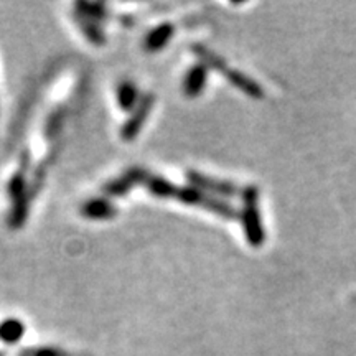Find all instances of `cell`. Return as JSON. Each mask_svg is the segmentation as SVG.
I'll return each instance as SVG.
<instances>
[{
  "label": "cell",
  "mask_w": 356,
  "mask_h": 356,
  "mask_svg": "<svg viewBox=\"0 0 356 356\" xmlns=\"http://www.w3.org/2000/svg\"><path fill=\"white\" fill-rule=\"evenodd\" d=\"M81 215L89 218V220H109V218L115 216V208L106 198L89 200L83 204Z\"/></svg>",
  "instance_id": "obj_7"
},
{
  "label": "cell",
  "mask_w": 356,
  "mask_h": 356,
  "mask_svg": "<svg viewBox=\"0 0 356 356\" xmlns=\"http://www.w3.org/2000/svg\"><path fill=\"white\" fill-rule=\"evenodd\" d=\"M173 32H175V25L173 24H163L157 26V29H154L145 38V43H144L145 50L147 51L162 50V48L168 43V40H170Z\"/></svg>",
  "instance_id": "obj_8"
},
{
  "label": "cell",
  "mask_w": 356,
  "mask_h": 356,
  "mask_svg": "<svg viewBox=\"0 0 356 356\" xmlns=\"http://www.w3.org/2000/svg\"><path fill=\"white\" fill-rule=\"evenodd\" d=\"M66 114H68V111H66L65 108L53 111V113L50 114V118H48L47 122H44V137H47V139H55V137L58 136L61 126L65 124Z\"/></svg>",
  "instance_id": "obj_12"
},
{
  "label": "cell",
  "mask_w": 356,
  "mask_h": 356,
  "mask_svg": "<svg viewBox=\"0 0 356 356\" xmlns=\"http://www.w3.org/2000/svg\"><path fill=\"white\" fill-rule=\"evenodd\" d=\"M25 333V327L19 320H6L0 325V340L6 343H17Z\"/></svg>",
  "instance_id": "obj_11"
},
{
  "label": "cell",
  "mask_w": 356,
  "mask_h": 356,
  "mask_svg": "<svg viewBox=\"0 0 356 356\" xmlns=\"http://www.w3.org/2000/svg\"><path fill=\"white\" fill-rule=\"evenodd\" d=\"M145 175V170L140 168H131L124 175L114 178L113 181H109L104 186V193L108 197H121V195L127 193L129 190L134 188L136 185H142V178Z\"/></svg>",
  "instance_id": "obj_5"
},
{
  "label": "cell",
  "mask_w": 356,
  "mask_h": 356,
  "mask_svg": "<svg viewBox=\"0 0 356 356\" xmlns=\"http://www.w3.org/2000/svg\"><path fill=\"white\" fill-rule=\"evenodd\" d=\"M140 97H139V89L131 81H124L119 84L118 88V102L121 106V109L124 111H134L136 106L139 104Z\"/></svg>",
  "instance_id": "obj_10"
},
{
  "label": "cell",
  "mask_w": 356,
  "mask_h": 356,
  "mask_svg": "<svg viewBox=\"0 0 356 356\" xmlns=\"http://www.w3.org/2000/svg\"><path fill=\"white\" fill-rule=\"evenodd\" d=\"M226 78L231 84H234L236 88L241 89L243 92H246L248 96L251 97H262V89L259 84H257L254 79H251L246 74H243L241 71H236V70H228L226 71Z\"/></svg>",
  "instance_id": "obj_9"
},
{
  "label": "cell",
  "mask_w": 356,
  "mask_h": 356,
  "mask_svg": "<svg viewBox=\"0 0 356 356\" xmlns=\"http://www.w3.org/2000/svg\"><path fill=\"white\" fill-rule=\"evenodd\" d=\"M208 68L204 65L193 66L184 79V95L188 97H197L202 95L204 84H207Z\"/></svg>",
  "instance_id": "obj_6"
},
{
  "label": "cell",
  "mask_w": 356,
  "mask_h": 356,
  "mask_svg": "<svg viewBox=\"0 0 356 356\" xmlns=\"http://www.w3.org/2000/svg\"><path fill=\"white\" fill-rule=\"evenodd\" d=\"M243 210L239 218L243 221L246 239L251 246L259 248L266 241V233L262 228L261 213H259V190L256 186H248L243 190Z\"/></svg>",
  "instance_id": "obj_2"
},
{
  "label": "cell",
  "mask_w": 356,
  "mask_h": 356,
  "mask_svg": "<svg viewBox=\"0 0 356 356\" xmlns=\"http://www.w3.org/2000/svg\"><path fill=\"white\" fill-rule=\"evenodd\" d=\"M186 177H188V181L191 186H195V188L202 190L208 195L211 193V197L231 198V197H238V195H243V190L239 188L238 185L231 184V181L218 180V178L202 175V173L198 172H190Z\"/></svg>",
  "instance_id": "obj_3"
},
{
  "label": "cell",
  "mask_w": 356,
  "mask_h": 356,
  "mask_svg": "<svg viewBox=\"0 0 356 356\" xmlns=\"http://www.w3.org/2000/svg\"><path fill=\"white\" fill-rule=\"evenodd\" d=\"M154 104H155L154 95H145L144 97H140L139 104H137L136 109L132 111L131 119H129L122 127L121 136L124 140L126 142L134 140L137 136H139V132L142 131V127H144L147 118H149V114L152 113Z\"/></svg>",
  "instance_id": "obj_4"
},
{
  "label": "cell",
  "mask_w": 356,
  "mask_h": 356,
  "mask_svg": "<svg viewBox=\"0 0 356 356\" xmlns=\"http://www.w3.org/2000/svg\"><path fill=\"white\" fill-rule=\"evenodd\" d=\"M25 356H68V355L61 353V351L53 350V348H43V350L33 351L32 355H25Z\"/></svg>",
  "instance_id": "obj_14"
},
{
  "label": "cell",
  "mask_w": 356,
  "mask_h": 356,
  "mask_svg": "<svg viewBox=\"0 0 356 356\" xmlns=\"http://www.w3.org/2000/svg\"><path fill=\"white\" fill-rule=\"evenodd\" d=\"M142 185L155 197L173 198L181 203L202 207L204 210L215 213V215L226 218V220L239 218V211L236 210L233 204H229L221 198L211 197V195L204 193V191L195 188V186H177L175 184H170V181L165 180V178L150 175L149 172H145L144 178H142Z\"/></svg>",
  "instance_id": "obj_1"
},
{
  "label": "cell",
  "mask_w": 356,
  "mask_h": 356,
  "mask_svg": "<svg viewBox=\"0 0 356 356\" xmlns=\"http://www.w3.org/2000/svg\"><path fill=\"white\" fill-rule=\"evenodd\" d=\"M0 356H3V355H2V353H0Z\"/></svg>",
  "instance_id": "obj_15"
},
{
  "label": "cell",
  "mask_w": 356,
  "mask_h": 356,
  "mask_svg": "<svg viewBox=\"0 0 356 356\" xmlns=\"http://www.w3.org/2000/svg\"><path fill=\"white\" fill-rule=\"evenodd\" d=\"M81 29H83V32H84V35H86L88 37V40L91 43H95V44H102L104 43V37H102V33H101V30H99V26H97V24L95 20H91V19H81Z\"/></svg>",
  "instance_id": "obj_13"
}]
</instances>
